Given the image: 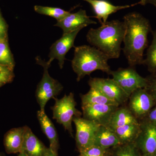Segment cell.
<instances>
[{"label": "cell", "mask_w": 156, "mask_h": 156, "mask_svg": "<svg viewBox=\"0 0 156 156\" xmlns=\"http://www.w3.org/2000/svg\"><path fill=\"white\" fill-rule=\"evenodd\" d=\"M34 11L38 14L47 15L53 17L57 21L64 19L70 14V11H65L60 8L35 5L34 7Z\"/></svg>", "instance_id": "7402d4cb"}, {"label": "cell", "mask_w": 156, "mask_h": 156, "mask_svg": "<svg viewBox=\"0 0 156 156\" xmlns=\"http://www.w3.org/2000/svg\"><path fill=\"white\" fill-rule=\"evenodd\" d=\"M82 105H109L119 106L115 101L109 99L97 89L90 88L89 92L81 95Z\"/></svg>", "instance_id": "44dd1931"}, {"label": "cell", "mask_w": 156, "mask_h": 156, "mask_svg": "<svg viewBox=\"0 0 156 156\" xmlns=\"http://www.w3.org/2000/svg\"><path fill=\"white\" fill-rule=\"evenodd\" d=\"M125 32L124 22L112 20L107 21L97 29H90L87 39L89 44L104 53L109 59L118 58Z\"/></svg>", "instance_id": "7a4b0ae2"}, {"label": "cell", "mask_w": 156, "mask_h": 156, "mask_svg": "<svg viewBox=\"0 0 156 156\" xmlns=\"http://www.w3.org/2000/svg\"><path fill=\"white\" fill-rule=\"evenodd\" d=\"M147 86L145 89L152 96L156 102V75L151 79H147Z\"/></svg>", "instance_id": "83f0119b"}, {"label": "cell", "mask_w": 156, "mask_h": 156, "mask_svg": "<svg viewBox=\"0 0 156 156\" xmlns=\"http://www.w3.org/2000/svg\"><path fill=\"white\" fill-rule=\"evenodd\" d=\"M26 128L27 126L13 128L6 133L4 142L7 153H20L21 152Z\"/></svg>", "instance_id": "9a60e30c"}, {"label": "cell", "mask_w": 156, "mask_h": 156, "mask_svg": "<svg viewBox=\"0 0 156 156\" xmlns=\"http://www.w3.org/2000/svg\"><path fill=\"white\" fill-rule=\"evenodd\" d=\"M0 156H2V155H1V154H0Z\"/></svg>", "instance_id": "d590c367"}, {"label": "cell", "mask_w": 156, "mask_h": 156, "mask_svg": "<svg viewBox=\"0 0 156 156\" xmlns=\"http://www.w3.org/2000/svg\"><path fill=\"white\" fill-rule=\"evenodd\" d=\"M14 76L13 70L0 64V82L4 84L11 83L13 81Z\"/></svg>", "instance_id": "4316f807"}, {"label": "cell", "mask_w": 156, "mask_h": 156, "mask_svg": "<svg viewBox=\"0 0 156 156\" xmlns=\"http://www.w3.org/2000/svg\"><path fill=\"white\" fill-rule=\"evenodd\" d=\"M119 106L109 105H82L84 119L93 121L100 126H107L113 113Z\"/></svg>", "instance_id": "8fae6325"}, {"label": "cell", "mask_w": 156, "mask_h": 156, "mask_svg": "<svg viewBox=\"0 0 156 156\" xmlns=\"http://www.w3.org/2000/svg\"><path fill=\"white\" fill-rule=\"evenodd\" d=\"M73 122L76 126V143L79 151L94 145L95 136L100 125L81 117H75Z\"/></svg>", "instance_id": "52a82bcc"}, {"label": "cell", "mask_w": 156, "mask_h": 156, "mask_svg": "<svg viewBox=\"0 0 156 156\" xmlns=\"http://www.w3.org/2000/svg\"><path fill=\"white\" fill-rule=\"evenodd\" d=\"M137 5H140L143 6L148 4H151L156 8V0H140V2L137 3Z\"/></svg>", "instance_id": "4dcf8cb0"}, {"label": "cell", "mask_w": 156, "mask_h": 156, "mask_svg": "<svg viewBox=\"0 0 156 156\" xmlns=\"http://www.w3.org/2000/svg\"><path fill=\"white\" fill-rule=\"evenodd\" d=\"M129 100L128 108L137 119L146 116L155 102L145 89H136L129 96Z\"/></svg>", "instance_id": "9c48e42d"}, {"label": "cell", "mask_w": 156, "mask_h": 156, "mask_svg": "<svg viewBox=\"0 0 156 156\" xmlns=\"http://www.w3.org/2000/svg\"><path fill=\"white\" fill-rule=\"evenodd\" d=\"M4 84L3 83H1V82H0V87H2V86H3V85H4Z\"/></svg>", "instance_id": "e575fe53"}, {"label": "cell", "mask_w": 156, "mask_h": 156, "mask_svg": "<svg viewBox=\"0 0 156 156\" xmlns=\"http://www.w3.org/2000/svg\"><path fill=\"white\" fill-rule=\"evenodd\" d=\"M147 118L143 122L156 125V106L152 110L149 112L146 115Z\"/></svg>", "instance_id": "f546056e"}, {"label": "cell", "mask_w": 156, "mask_h": 156, "mask_svg": "<svg viewBox=\"0 0 156 156\" xmlns=\"http://www.w3.org/2000/svg\"><path fill=\"white\" fill-rule=\"evenodd\" d=\"M106 150L94 145L86 149L80 151L81 156H106Z\"/></svg>", "instance_id": "484cf974"}, {"label": "cell", "mask_w": 156, "mask_h": 156, "mask_svg": "<svg viewBox=\"0 0 156 156\" xmlns=\"http://www.w3.org/2000/svg\"><path fill=\"white\" fill-rule=\"evenodd\" d=\"M115 132L107 126H100L95 136L94 145L105 149L121 145Z\"/></svg>", "instance_id": "d6986e66"}, {"label": "cell", "mask_w": 156, "mask_h": 156, "mask_svg": "<svg viewBox=\"0 0 156 156\" xmlns=\"http://www.w3.org/2000/svg\"><path fill=\"white\" fill-rule=\"evenodd\" d=\"M131 67L112 70L110 74L112 76L113 80L129 97L136 89H145L148 83L147 79L140 75L132 66Z\"/></svg>", "instance_id": "8992f818"}, {"label": "cell", "mask_w": 156, "mask_h": 156, "mask_svg": "<svg viewBox=\"0 0 156 156\" xmlns=\"http://www.w3.org/2000/svg\"><path fill=\"white\" fill-rule=\"evenodd\" d=\"M89 3L95 14V18L98 20L101 24L105 23L108 18L111 14L116 13L117 11L122 9L137 5L136 4L123 6H115L105 0H83Z\"/></svg>", "instance_id": "5bb4252c"}, {"label": "cell", "mask_w": 156, "mask_h": 156, "mask_svg": "<svg viewBox=\"0 0 156 156\" xmlns=\"http://www.w3.org/2000/svg\"><path fill=\"white\" fill-rule=\"evenodd\" d=\"M136 117L132 114L128 107H119L112 115L107 126L112 130L128 124L139 123Z\"/></svg>", "instance_id": "ac0fdd59"}, {"label": "cell", "mask_w": 156, "mask_h": 156, "mask_svg": "<svg viewBox=\"0 0 156 156\" xmlns=\"http://www.w3.org/2000/svg\"><path fill=\"white\" fill-rule=\"evenodd\" d=\"M135 142L144 154H156V125L142 122Z\"/></svg>", "instance_id": "7c38bea8"}, {"label": "cell", "mask_w": 156, "mask_h": 156, "mask_svg": "<svg viewBox=\"0 0 156 156\" xmlns=\"http://www.w3.org/2000/svg\"><path fill=\"white\" fill-rule=\"evenodd\" d=\"M37 64L41 66L44 68V74L41 81L37 85L36 97L40 105V110L45 112V108L47 102L51 98H54L58 95L63 89V86L57 80L53 79L48 72V69L52 63V60L46 61L39 56L35 58Z\"/></svg>", "instance_id": "277c9868"}, {"label": "cell", "mask_w": 156, "mask_h": 156, "mask_svg": "<svg viewBox=\"0 0 156 156\" xmlns=\"http://www.w3.org/2000/svg\"><path fill=\"white\" fill-rule=\"evenodd\" d=\"M125 32L123 50L130 66L143 64L144 53L148 46V34L151 31L148 20L137 12L124 17Z\"/></svg>", "instance_id": "6da1fadb"}, {"label": "cell", "mask_w": 156, "mask_h": 156, "mask_svg": "<svg viewBox=\"0 0 156 156\" xmlns=\"http://www.w3.org/2000/svg\"><path fill=\"white\" fill-rule=\"evenodd\" d=\"M0 64L14 70L15 62L9 47L8 39L0 41Z\"/></svg>", "instance_id": "603a6c76"}, {"label": "cell", "mask_w": 156, "mask_h": 156, "mask_svg": "<svg viewBox=\"0 0 156 156\" xmlns=\"http://www.w3.org/2000/svg\"><path fill=\"white\" fill-rule=\"evenodd\" d=\"M55 104L52 107L53 119L64 127L73 136L72 123L75 117H80L82 113L76 108V102L72 92L68 95H65L61 99L54 98Z\"/></svg>", "instance_id": "5b68a950"}, {"label": "cell", "mask_w": 156, "mask_h": 156, "mask_svg": "<svg viewBox=\"0 0 156 156\" xmlns=\"http://www.w3.org/2000/svg\"></svg>", "instance_id": "8d00e7d4"}, {"label": "cell", "mask_w": 156, "mask_h": 156, "mask_svg": "<svg viewBox=\"0 0 156 156\" xmlns=\"http://www.w3.org/2000/svg\"><path fill=\"white\" fill-rule=\"evenodd\" d=\"M48 149L33 133L30 128L27 126L20 152L23 153L27 156H44Z\"/></svg>", "instance_id": "2e32d148"}, {"label": "cell", "mask_w": 156, "mask_h": 156, "mask_svg": "<svg viewBox=\"0 0 156 156\" xmlns=\"http://www.w3.org/2000/svg\"><path fill=\"white\" fill-rule=\"evenodd\" d=\"M74 48V56L72 61V66L77 76L78 82L97 70L110 75L112 70L108 63L109 58L101 51L88 45Z\"/></svg>", "instance_id": "3957f363"}, {"label": "cell", "mask_w": 156, "mask_h": 156, "mask_svg": "<svg viewBox=\"0 0 156 156\" xmlns=\"http://www.w3.org/2000/svg\"><path fill=\"white\" fill-rule=\"evenodd\" d=\"M57 155L54 153V152L51 150L50 147L48 148L47 151L45 153L44 156H57Z\"/></svg>", "instance_id": "1f68e13d"}, {"label": "cell", "mask_w": 156, "mask_h": 156, "mask_svg": "<svg viewBox=\"0 0 156 156\" xmlns=\"http://www.w3.org/2000/svg\"><path fill=\"white\" fill-rule=\"evenodd\" d=\"M37 116L42 131L50 141V148L54 153L58 155L59 143L55 126L45 112L38 111L37 113Z\"/></svg>", "instance_id": "e0dca14e"}, {"label": "cell", "mask_w": 156, "mask_h": 156, "mask_svg": "<svg viewBox=\"0 0 156 156\" xmlns=\"http://www.w3.org/2000/svg\"><path fill=\"white\" fill-rule=\"evenodd\" d=\"M121 144L135 142L140 131V124H128L112 130Z\"/></svg>", "instance_id": "ffe728a7"}, {"label": "cell", "mask_w": 156, "mask_h": 156, "mask_svg": "<svg viewBox=\"0 0 156 156\" xmlns=\"http://www.w3.org/2000/svg\"><path fill=\"white\" fill-rule=\"evenodd\" d=\"M96 24L97 22L90 19L85 10L80 9L75 13H70L67 17L57 21L54 26L62 29L63 34L76 30L80 27H86L90 24Z\"/></svg>", "instance_id": "4fadbf2b"}, {"label": "cell", "mask_w": 156, "mask_h": 156, "mask_svg": "<svg viewBox=\"0 0 156 156\" xmlns=\"http://www.w3.org/2000/svg\"><path fill=\"white\" fill-rule=\"evenodd\" d=\"M18 156H27L25 154L23 153V152L20 153L18 155Z\"/></svg>", "instance_id": "d6a6232c"}, {"label": "cell", "mask_w": 156, "mask_h": 156, "mask_svg": "<svg viewBox=\"0 0 156 156\" xmlns=\"http://www.w3.org/2000/svg\"><path fill=\"white\" fill-rule=\"evenodd\" d=\"M114 156H141L136 150L134 143L118 146Z\"/></svg>", "instance_id": "d4e9b609"}, {"label": "cell", "mask_w": 156, "mask_h": 156, "mask_svg": "<svg viewBox=\"0 0 156 156\" xmlns=\"http://www.w3.org/2000/svg\"><path fill=\"white\" fill-rule=\"evenodd\" d=\"M84 28L85 27H82L71 32L63 34L60 39L51 45L48 56L50 60L52 61L55 59L58 60L60 69L63 68L66 53L71 48L74 47V44L76 37L79 32Z\"/></svg>", "instance_id": "30bf717a"}, {"label": "cell", "mask_w": 156, "mask_h": 156, "mask_svg": "<svg viewBox=\"0 0 156 156\" xmlns=\"http://www.w3.org/2000/svg\"><path fill=\"white\" fill-rule=\"evenodd\" d=\"M143 156H156V154H144Z\"/></svg>", "instance_id": "836d02e7"}, {"label": "cell", "mask_w": 156, "mask_h": 156, "mask_svg": "<svg viewBox=\"0 0 156 156\" xmlns=\"http://www.w3.org/2000/svg\"><path fill=\"white\" fill-rule=\"evenodd\" d=\"M88 83L90 88L97 89L119 105L126 103L129 96L113 79L91 78Z\"/></svg>", "instance_id": "ba28073f"}, {"label": "cell", "mask_w": 156, "mask_h": 156, "mask_svg": "<svg viewBox=\"0 0 156 156\" xmlns=\"http://www.w3.org/2000/svg\"><path fill=\"white\" fill-rule=\"evenodd\" d=\"M153 40L147 50V57L143 64L147 66L150 71L156 72V29L152 32Z\"/></svg>", "instance_id": "cb8c5ba5"}, {"label": "cell", "mask_w": 156, "mask_h": 156, "mask_svg": "<svg viewBox=\"0 0 156 156\" xmlns=\"http://www.w3.org/2000/svg\"><path fill=\"white\" fill-rule=\"evenodd\" d=\"M8 39V25L0 10V41Z\"/></svg>", "instance_id": "f1b7e54d"}]
</instances>
